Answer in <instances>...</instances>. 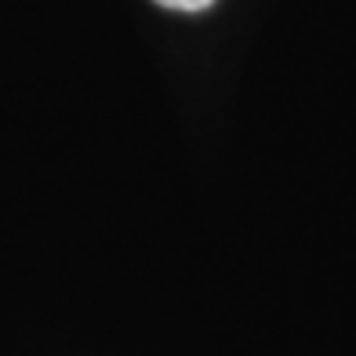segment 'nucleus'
<instances>
[{"label":"nucleus","mask_w":356,"mask_h":356,"mask_svg":"<svg viewBox=\"0 0 356 356\" xmlns=\"http://www.w3.org/2000/svg\"><path fill=\"white\" fill-rule=\"evenodd\" d=\"M153 4L168 8V11H178V15H200L215 4V0H153Z\"/></svg>","instance_id":"obj_1"}]
</instances>
